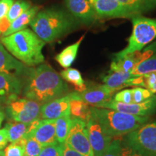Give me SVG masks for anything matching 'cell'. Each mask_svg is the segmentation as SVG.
<instances>
[{"mask_svg": "<svg viewBox=\"0 0 156 156\" xmlns=\"http://www.w3.org/2000/svg\"><path fill=\"white\" fill-rule=\"evenodd\" d=\"M68 92L67 84L49 64H41L36 68H29L23 79V96L41 105L64 96Z\"/></svg>", "mask_w": 156, "mask_h": 156, "instance_id": "cell-1", "label": "cell"}, {"mask_svg": "<svg viewBox=\"0 0 156 156\" xmlns=\"http://www.w3.org/2000/svg\"><path fill=\"white\" fill-rule=\"evenodd\" d=\"M1 44L8 51L28 67L39 65L44 62L45 43L32 30L25 28L2 37Z\"/></svg>", "mask_w": 156, "mask_h": 156, "instance_id": "cell-2", "label": "cell"}, {"mask_svg": "<svg viewBox=\"0 0 156 156\" xmlns=\"http://www.w3.org/2000/svg\"><path fill=\"white\" fill-rule=\"evenodd\" d=\"M61 9L38 12L30 23L32 30L45 43L54 41L76 28L77 20Z\"/></svg>", "mask_w": 156, "mask_h": 156, "instance_id": "cell-3", "label": "cell"}, {"mask_svg": "<svg viewBox=\"0 0 156 156\" xmlns=\"http://www.w3.org/2000/svg\"><path fill=\"white\" fill-rule=\"evenodd\" d=\"M91 116L102 126L104 132L112 138L124 136L147 123V116H134L112 109L90 108Z\"/></svg>", "mask_w": 156, "mask_h": 156, "instance_id": "cell-4", "label": "cell"}, {"mask_svg": "<svg viewBox=\"0 0 156 156\" xmlns=\"http://www.w3.org/2000/svg\"><path fill=\"white\" fill-rule=\"evenodd\" d=\"M132 32L126 48L115 54L114 59H119L129 54L140 51L156 38V18H148L142 15L132 17Z\"/></svg>", "mask_w": 156, "mask_h": 156, "instance_id": "cell-5", "label": "cell"}, {"mask_svg": "<svg viewBox=\"0 0 156 156\" xmlns=\"http://www.w3.org/2000/svg\"><path fill=\"white\" fill-rule=\"evenodd\" d=\"M122 140L136 156H156V121L142 124Z\"/></svg>", "mask_w": 156, "mask_h": 156, "instance_id": "cell-6", "label": "cell"}, {"mask_svg": "<svg viewBox=\"0 0 156 156\" xmlns=\"http://www.w3.org/2000/svg\"><path fill=\"white\" fill-rule=\"evenodd\" d=\"M41 105L28 98H18L6 106V114L13 122L31 123L41 118Z\"/></svg>", "mask_w": 156, "mask_h": 156, "instance_id": "cell-7", "label": "cell"}, {"mask_svg": "<svg viewBox=\"0 0 156 156\" xmlns=\"http://www.w3.org/2000/svg\"><path fill=\"white\" fill-rule=\"evenodd\" d=\"M65 143L84 156H94L90 144L86 123L75 117H72L71 126Z\"/></svg>", "mask_w": 156, "mask_h": 156, "instance_id": "cell-8", "label": "cell"}, {"mask_svg": "<svg viewBox=\"0 0 156 156\" xmlns=\"http://www.w3.org/2000/svg\"><path fill=\"white\" fill-rule=\"evenodd\" d=\"M98 108H104L118 111L125 114L139 116H147L156 112V95L140 103H123L117 102L113 99L101 104Z\"/></svg>", "mask_w": 156, "mask_h": 156, "instance_id": "cell-9", "label": "cell"}, {"mask_svg": "<svg viewBox=\"0 0 156 156\" xmlns=\"http://www.w3.org/2000/svg\"><path fill=\"white\" fill-rule=\"evenodd\" d=\"M56 119H38L30 123L28 132L25 137H32L44 146L58 143L55 132Z\"/></svg>", "mask_w": 156, "mask_h": 156, "instance_id": "cell-10", "label": "cell"}, {"mask_svg": "<svg viewBox=\"0 0 156 156\" xmlns=\"http://www.w3.org/2000/svg\"><path fill=\"white\" fill-rule=\"evenodd\" d=\"M97 18H131L133 13L118 0H90Z\"/></svg>", "mask_w": 156, "mask_h": 156, "instance_id": "cell-11", "label": "cell"}, {"mask_svg": "<svg viewBox=\"0 0 156 156\" xmlns=\"http://www.w3.org/2000/svg\"><path fill=\"white\" fill-rule=\"evenodd\" d=\"M85 123L89 142L94 156H101L108 147L113 138L104 132L101 124L91 116V115Z\"/></svg>", "mask_w": 156, "mask_h": 156, "instance_id": "cell-12", "label": "cell"}, {"mask_svg": "<svg viewBox=\"0 0 156 156\" xmlns=\"http://www.w3.org/2000/svg\"><path fill=\"white\" fill-rule=\"evenodd\" d=\"M23 78L0 73V104L8 105L22 93Z\"/></svg>", "mask_w": 156, "mask_h": 156, "instance_id": "cell-13", "label": "cell"}, {"mask_svg": "<svg viewBox=\"0 0 156 156\" xmlns=\"http://www.w3.org/2000/svg\"><path fill=\"white\" fill-rule=\"evenodd\" d=\"M65 4L72 16L84 25H92L97 19L90 0H65Z\"/></svg>", "mask_w": 156, "mask_h": 156, "instance_id": "cell-14", "label": "cell"}, {"mask_svg": "<svg viewBox=\"0 0 156 156\" xmlns=\"http://www.w3.org/2000/svg\"><path fill=\"white\" fill-rule=\"evenodd\" d=\"M72 93L44 103L41 107V119H56L66 114H69V101Z\"/></svg>", "mask_w": 156, "mask_h": 156, "instance_id": "cell-15", "label": "cell"}, {"mask_svg": "<svg viewBox=\"0 0 156 156\" xmlns=\"http://www.w3.org/2000/svg\"><path fill=\"white\" fill-rule=\"evenodd\" d=\"M118 90L105 85H101L87 88L82 93H78L80 98L87 104L99 107L101 104L112 99L113 95Z\"/></svg>", "mask_w": 156, "mask_h": 156, "instance_id": "cell-16", "label": "cell"}, {"mask_svg": "<svg viewBox=\"0 0 156 156\" xmlns=\"http://www.w3.org/2000/svg\"><path fill=\"white\" fill-rule=\"evenodd\" d=\"M29 68L7 51L0 42V73L23 78Z\"/></svg>", "mask_w": 156, "mask_h": 156, "instance_id": "cell-17", "label": "cell"}, {"mask_svg": "<svg viewBox=\"0 0 156 156\" xmlns=\"http://www.w3.org/2000/svg\"><path fill=\"white\" fill-rule=\"evenodd\" d=\"M144 61L142 52L136 51L129 54L119 59H114L110 66V72H123L131 73L132 69Z\"/></svg>", "mask_w": 156, "mask_h": 156, "instance_id": "cell-18", "label": "cell"}, {"mask_svg": "<svg viewBox=\"0 0 156 156\" xmlns=\"http://www.w3.org/2000/svg\"><path fill=\"white\" fill-rule=\"evenodd\" d=\"M40 7L38 6H34L30 7L28 10L23 12L20 16H19L15 20L11 23L10 26L5 34H2L3 37L9 36V35L14 34V33L18 32L20 30H24L27 28V26L30 24L33 19L37 15L39 12Z\"/></svg>", "mask_w": 156, "mask_h": 156, "instance_id": "cell-19", "label": "cell"}, {"mask_svg": "<svg viewBox=\"0 0 156 156\" xmlns=\"http://www.w3.org/2000/svg\"><path fill=\"white\" fill-rule=\"evenodd\" d=\"M69 112L72 117H75L86 122L90 116L88 104L83 101L79 96V93H72V98L69 101Z\"/></svg>", "mask_w": 156, "mask_h": 156, "instance_id": "cell-20", "label": "cell"}, {"mask_svg": "<svg viewBox=\"0 0 156 156\" xmlns=\"http://www.w3.org/2000/svg\"><path fill=\"white\" fill-rule=\"evenodd\" d=\"M85 35H83L77 41L75 44L69 45L67 47H66L56 56L55 59L62 67L69 68L73 64L74 61L77 57L78 50L82 41H83Z\"/></svg>", "mask_w": 156, "mask_h": 156, "instance_id": "cell-21", "label": "cell"}, {"mask_svg": "<svg viewBox=\"0 0 156 156\" xmlns=\"http://www.w3.org/2000/svg\"><path fill=\"white\" fill-rule=\"evenodd\" d=\"M30 123L9 122L6 124L5 129L7 132L8 141L15 143L20 141L28 134Z\"/></svg>", "mask_w": 156, "mask_h": 156, "instance_id": "cell-22", "label": "cell"}, {"mask_svg": "<svg viewBox=\"0 0 156 156\" xmlns=\"http://www.w3.org/2000/svg\"><path fill=\"white\" fill-rule=\"evenodd\" d=\"M134 15H142L156 8V3L152 0H118Z\"/></svg>", "mask_w": 156, "mask_h": 156, "instance_id": "cell-23", "label": "cell"}, {"mask_svg": "<svg viewBox=\"0 0 156 156\" xmlns=\"http://www.w3.org/2000/svg\"><path fill=\"white\" fill-rule=\"evenodd\" d=\"M101 156H136L130 147L124 144L122 140L114 139Z\"/></svg>", "mask_w": 156, "mask_h": 156, "instance_id": "cell-24", "label": "cell"}, {"mask_svg": "<svg viewBox=\"0 0 156 156\" xmlns=\"http://www.w3.org/2000/svg\"><path fill=\"white\" fill-rule=\"evenodd\" d=\"M60 75L62 79L71 83L75 87L77 92L82 93L87 89L81 73L77 69L74 68H66L61 72Z\"/></svg>", "mask_w": 156, "mask_h": 156, "instance_id": "cell-25", "label": "cell"}, {"mask_svg": "<svg viewBox=\"0 0 156 156\" xmlns=\"http://www.w3.org/2000/svg\"><path fill=\"white\" fill-rule=\"evenodd\" d=\"M71 122L72 116L70 113L64 114L56 119V138L58 144H63L65 142L71 126Z\"/></svg>", "mask_w": 156, "mask_h": 156, "instance_id": "cell-26", "label": "cell"}, {"mask_svg": "<svg viewBox=\"0 0 156 156\" xmlns=\"http://www.w3.org/2000/svg\"><path fill=\"white\" fill-rule=\"evenodd\" d=\"M132 77L131 73L110 72L108 75L103 78V83L111 88L120 90L125 87L124 84Z\"/></svg>", "mask_w": 156, "mask_h": 156, "instance_id": "cell-27", "label": "cell"}, {"mask_svg": "<svg viewBox=\"0 0 156 156\" xmlns=\"http://www.w3.org/2000/svg\"><path fill=\"white\" fill-rule=\"evenodd\" d=\"M155 72H156V52L151 57L146 58L145 60L138 64L132 69L131 75L132 77H136V76H142Z\"/></svg>", "mask_w": 156, "mask_h": 156, "instance_id": "cell-28", "label": "cell"}, {"mask_svg": "<svg viewBox=\"0 0 156 156\" xmlns=\"http://www.w3.org/2000/svg\"><path fill=\"white\" fill-rule=\"evenodd\" d=\"M30 7L31 4L29 2L25 1V0H17L14 2L7 13V19L12 23Z\"/></svg>", "mask_w": 156, "mask_h": 156, "instance_id": "cell-29", "label": "cell"}, {"mask_svg": "<svg viewBox=\"0 0 156 156\" xmlns=\"http://www.w3.org/2000/svg\"><path fill=\"white\" fill-rule=\"evenodd\" d=\"M25 156H38L43 146L32 137H24Z\"/></svg>", "mask_w": 156, "mask_h": 156, "instance_id": "cell-30", "label": "cell"}, {"mask_svg": "<svg viewBox=\"0 0 156 156\" xmlns=\"http://www.w3.org/2000/svg\"><path fill=\"white\" fill-rule=\"evenodd\" d=\"M24 141L25 139L23 138L20 141L9 144L5 147L4 155L5 156H25Z\"/></svg>", "mask_w": 156, "mask_h": 156, "instance_id": "cell-31", "label": "cell"}, {"mask_svg": "<svg viewBox=\"0 0 156 156\" xmlns=\"http://www.w3.org/2000/svg\"><path fill=\"white\" fill-rule=\"evenodd\" d=\"M132 98L133 102L135 103H140L147 101V99L153 97L154 94L150 90L143 88L142 87H136L132 88Z\"/></svg>", "mask_w": 156, "mask_h": 156, "instance_id": "cell-32", "label": "cell"}, {"mask_svg": "<svg viewBox=\"0 0 156 156\" xmlns=\"http://www.w3.org/2000/svg\"><path fill=\"white\" fill-rule=\"evenodd\" d=\"M113 100L117 101V102L126 103V104L134 103L133 98H132V90L126 89L119 91L114 95Z\"/></svg>", "mask_w": 156, "mask_h": 156, "instance_id": "cell-33", "label": "cell"}, {"mask_svg": "<svg viewBox=\"0 0 156 156\" xmlns=\"http://www.w3.org/2000/svg\"><path fill=\"white\" fill-rule=\"evenodd\" d=\"M38 156H62L59 144L54 143L44 146Z\"/></svg>", "mask_w": 156, "mask_h": 156, "instance_id": "cell-34", "label": "cell"}, {"mask_svg": "<svg viewBox=\"0 0 156 156\" xmlns=\"http://www.w3.org/2000/svg\"><path fill=\"white\" fill-rule=\"evenodd\" d=\"M124 86H133V87H145V78L144 76H136L132 77L126 82Z\"/></svg>", "mask_w": 156, "mask_h": 156, "instance_id": "cell-35", "label": "cell"}, {"mask_svg": "<svg viewBox=\"0 0 156 156\" xmlns=\"http://www.w3.org/2000/svg\"><path fill=\"white\" fill-rule=\"evenodd\" d=\"M59 147L62 156H84L83 154L67 145L65 142L63 144H59Z\"/></svg>", "mask_w": 156, "mask_h": 156, "instance_id": "cell-36", "label": "cell"}, {"mask_svg": "<svg viewBox=\"0 0 156 156\" xmlns=\"http://www.w3.org/2000/svg\"><path fill=\"white\" fill-rule=\"evenodd\" d=\"M14 2V0H0V19L7 17V13Z\"/></svg>", "mask_w": 156, "mask_h": 156, "instance_id": "cell-37", "label": "cell"}, {"mask_svg": "<svg viewBox=\"0 0 156 156\" xmlns=\"http://www.w3.org/2000/svg\"><path fill=\"white\" fill-rule=\"evenodd\" d=\"M145 78V88L151 90L156 84V72L143 75Z\"/></svg>", "mask_w": 156, "mask_h": 156, "instance_id": "cell-38", "label": "cell"}, {"mask_svg": "<svg viewBox=\"0 0 156 156\" xmlns=\"http://www.w3.org/2000/svg\"><path fill=\"white\" fill-rule=\"evenodd\" d=\"M8 137H7V132L5 128L0 129V151L5 149L8 143Z\"/></svg>", "mask_w": 156, "mask_h": 156, "instance_id": "cell-39", "label": "cell"}, {"mask_svg": "<svg viewBox=\"0 0 156 156\" xmlns=\"http://www.w3.org/2000/svg\"><path fill=\"white\" fill-rule=\"evenodd\" d=\"M10 24L11 22L7 19V17L0 19V32H1V34H5L6 31L8 30Z\"/></svg>", "mask_w": 156, "mask_h": 156, "instance_id": "cell-40", "label": "cell"}, {"mask_svg": "<svg viewBox=\"0 0 156 156\" xmlns=\"http://www.w3.org/2000/svg\"><path fill=\"white\" fill-rule=\"evenodd\" d=\"M5 118V113L3 112L2 109H0V127H1L2 123L3 122Z\"/></svg>", "mask_w": 156, "mask_h": 156, "instance_id": "cell-41", "label": "cell"}, {"mask_svg": "<svg viewBox=\"0 0 156 156\" xmlns=\"http://www.w3.org/2000/svg\"><path fill=\"white\" fill-rule=\"evenodd\" d=\"M0 156H5L3 153V151H0Z\"/></svg>", "mask_w": 156, "mask_h": 156, "instance_id": "cell-42", "label": "cell"}, {"mask_svg": "<svg viewBox=\"0 0 156 156\" xmlns=\"http://www.w3.org/2000/svg\"><path fill=\"white\" fill-rule=\"evenodd\" d=\"M0 109H2V105L0 104Z\"/></svg>", "mask_w": 156, "mask_h": 156, "instance_id": "cell-43", "label": "cell"}, {"mask_svg": "<svg viewBox=\"0 0 156 156\" xmlns=\"http://www.w3.org/2000/svg\"><path fill=\"white\" fill-rule=\"evenodd\" d=\"M152 1H153V2H155L156 3V0H152Z\"/></svg>", "mask_w": 156, "mask_h": 156, "instance_id": "cell-44", "label": "cell"}, {"mask_svg": "<svg viewBox=\"0 0 156 156\" xmlns=\"http://www.w3.org/2000/svg\"><path fill=\"white\" fill-rule=\"evenodd\" d=\"M0 34H1V32H0Z\"/></svg>", "mask_w": 156, "mask_h": 156, "instance_id": "cell-45", "label": "cell"}]
</instances>
